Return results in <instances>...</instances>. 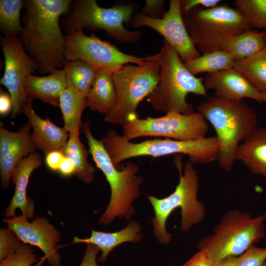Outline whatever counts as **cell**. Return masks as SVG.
I'll list each match as a JSON object with an SVG mask.
<instances>
[{"label": "cell", "mask_w": 266, "mask_h": 266, "mask_svg": "<svg viewBox=\"0 0 266 266\" xmlns=\"http://www.w3.org/2000/svg\"><path fill=\"white\" fill-rule=\"evenodd\" d=\"M70 0H25L24 26L20 35L24 49L42 74L64 66L66 36L59 18L70 9Z\"/></svg>", "instance_id": "1"}, {"label": "cell", "mask_w": 266, "mask_h": 266, "mask_svg": "<svg viewBox=\"0 0 266 266\" xmlns=\"http://www.w3.org/2000/svg\"><path fill=\"white\" fill-rule=\"evenodd\" d=\"M197 109L216 132L220 145V167L231 171L238 146L257 128L256 112L242 100H231L216 95L200 103Z\"/></svg>", "instance_id": "2"}, {"label": "cell", "mask_w": 266, "mask_h": 266, "mask_svg": "<svg viewBox=\"0 0 266 266\" xmlns=\"http://www.w3.org/2000/svg\"><path fill=\"white\" fill-rule=\"evenodd\" d=\"M82 132L87 138L89 152L96 166L104 174L111 189V197L106 210L99 222L110 225L116 218L130 220L135 213L134 200L141 195V176L138 166L129 162L121 170L115 166L101 140L93 135L89 120L82 123Z\"/></svg>", "instance_id": "3"}, {"label": "cell", "mask_w": 266, "mask_h": 266, "mask_svg": "<svg viewBox=\"0 0 266 266\" xmlns=\"http://www.w3.org/2000/svg\"><path fill=\"white\" fill-rule=\"evenodd\" d=\"M174 163L179 174V182L174 191L162 199L148 197L154 211L151 219L153 233L158 241L164 245L171 241L172 235L166 230V223L175 209H181L180 228L184 232L189 231L201 222L206 213L204 204L198 199L199 176L193 164L189 160L183 168L181 157H176Z\"/></svg>", "instance_id": "4"}, {"label": "cell", "mask_w": 266, "mask_h": 266, "mask_svg": "<svg viewBox=\"0 0 266 266\" xmlns=\"http://www.w3.org/2000/svg\"><path fill=\"white\" fill-rule=\"evenodd\" d=\"M101 141L116 167L123 161L132 158H157L182 154L187 155L193 164H208L218 161L220 153V145L216 135L192 141L166 138L133 143L115 131L110 130Z\"/></svg>", "instance_id": "5"}, {"label": "cell", "mask_w": 266, "mask_h": 266, "mask_svg": "<svg viewBox=\"0 0 266 266\" xmlns=\"http://www.w3.org/2000/svg\"><path fill=\"white\" fill-rule=\"evenodd\" d=\"M156 55L160 67V79L147 97V102L155 110L166 113L194 112L193 105L186 101V97L191 93L208 98L204 79L193 75L178 53L165 40Z\"/></svg>", "instance_id": "6"}, {"label": "cell", "mask_w": 266, "mask_h": 266, "mask_svg": "<svg viewBox=\"0 0 266 266\" xmlns=\"http://www.w3.org/2000/svg\"><path fill=\"white\" fill-rule=\"evenodd\" d=\"M266 213L253 217L248 212L230 210L222 217L214 233L201 239L199 250L205 251L217 265L224 259L238 256L265 235Z\"/></svg>", "instance_id": "7"}, {"label": "cell", "mask_w": 266, "mask_h": 266, "mask_svg": "<svg viewBox=\"0 0 266 266\" xmlns=\"http://www.w3.org/2000/svg\"><path fill=\"white\" fill-rule=\"evenodd\" d=\"M117 95L115 107L105 115V121L124 125L138 118L139 103L154 90L160 79V67L156 54L149 55L141 64L124 65L112 74Z\"/></svg>", "instance_id": "8"}, {"label": "cell", "mask_w": 266, "mask_h": 266, "mask_svg": "<svg viewBox=\"0 0 266 266\" xmlns=\"http://www.w3.org/2000/svg\"><path fill=\"white\" fill-rule=\"evenodd\" d=\"M187 30L200 53L217 51L226 39L253 29L236 8L227 4L195 8L183 15Z\"/></svg>", "instance_id": "9"}, {"label": "cell", "mask_w": 266, "mask_h": 266, "mask_svg": "<svg viewBox=\"0 0 266 266\" xmlns=\"http://www.w3.org/2000/svg\"><path fill=\"white\" fill-rule=\"evenodd\" d=\"M134 9L127 3L104 8L96 0H76L72 11L63 20V27L68 33L83 29L103 30L118 42H136L141 33L128 30L123 24L130 22Z\"/></svg>", "instance_id": "10"}, {"label": "cell", "mask_w": 266, "mask_h": 266, "mask_svg": "<svg viewBox=\"0 0 266 266\" xmlns=\"http://www.w3.org/2000/svg\"><path fill=\"white\" fill-rule=\"evenodd\" d=\"M123 128V136L129 141L143 136L192 141L205 137L209 126L198 112L189 114L171 112L160 117L137 118Z\"/></svg>", "instance_id": "11"}, {"label": "cell", "mask_w": 266, "mask_h": 266, "mask_svg": "<svg viewBox=\"0 0 266 266\" xmlns=\"http://www.w3.org/2000/svg\"><path fill=\"white\" fill-rule=\"evenodd\" d=\"M65 57L66 61L81 60L98 71L103 70L111 74L125 65L141 64L146 59L124 53L94 34L85 35L82 30L70 33L66 36Z\"/></svg>", "instance_id": "12"}, {"label": "cell", "mask_w": 266, "mask_h": 266, "mask_svg": "<svg viewBox=\"0 0 266 266\" xmlns=\"http://www.w3.org/2000/svg\"><path fill=\"white\" fill-rule=\"evenodd\" d=\"M1 46L5 59V68L0 84L8 90L13 103L12 117L21 112L23 104L28 103L24 92L27 77L38 66L25 51L20 36L8 34L1 37Z\"/></svg>", "instance_id": "13"}, {"label": "cell", "mask_w": 266, "mask_h": 266, "mask_svg": "<svg viewBox=\"0 0 266 266\" xmlns=\"http://www.w3.org/2000/svg\"><path fill=\"white\" fill-rule=\"evenodd\" d=\"M132 23L133 27L146 26L158 32L184 62L196 59L201 55L187 30L180 0H170L168 11L161 18H153L137 13L133 16Z\"/></svg>", "instance_id": "14"}, {"label": "cell", "mask_w": 266, "mask_h": 266, "mask_svg": "<svg viewBox=\"0 0 266 266\" xmlns=\"http://www.w3.org/2000/svg\"><path fill=\"white\" fill-rule=\"evenodd\" d=\"M23 215L5 218L7 224L22 243L39 248L44 254L43 261L50 266H61L62 257L57 251V246L61 239L59 231L43 217L37 216L29 222Z\"/></svg>", "instance_id": "15"}, {"label": "cell", "mask_w": 266, "mask_h": 266, "mask_svg": "<svg viewBox=\"0 0 266 266\" xmlns=\"http://www.w3.org/2000/svg\"><path fill=\"white\" fill-rule=\"evenodd\" d=\"M29 122L17 132L6 129L0 125V171L1 186L6 189L18 164L37 149L33 141Z\"/></svg>", "instance_id": "16"}, {"label": "cell", "mask_w": 266, "mask_h": 266, "mask_svg": "<svg viewBox=\"0 0 266 266\" xmlns=\"http://www.w3.org/2000/svg\"><path fill=\"white\" fill-rule=\"evenodd\" d=\"M203 84L206 90H213L215 95L228 100L250 98L262 102L261 92L233 68L207 73Z\"/></svg>", "instance_id": "17"}, {"label": "cell", "mask_w": 266, "mask_h": 266, "mask_svg": "<svg viewBox=\"0 0 266 266\" xmlns=\"http://www.w3.org/2000/svg\"><path fill=\"white\" fill-rule=\"evenodd\" d=\"M42 165V159L38 153L34 152L24 158L17 166L12 175L15 185L14 195L8 207L4 210V216L12 218L16 216L19 208L28 219L34 217L35 204L33 200L27 195V189L32 172Z\"/></svg>", "instance_id": "18"}, {"label": "cell", "mask_w": 266, "mask_h": 266, "mask_svg": "<svg viewBox=\"0 0 266 266\" xmlns=\"http://www.w3.org/2000/svg\"><path fill=\"white\" fill-rule=\"evenodd\" d=\"M32 126L33 142L37 149L45 155L54 150H61L66 144L69 133L60 128L49 118H41L33 110L32 104L25 103L21 108Z\"/></svg>", "instance_id": "19"}, {"label": "cell", "mask_w": 266, "mask_h": 266, "mask_svg": "<svg viewBox=\"0 0 266 266\" xmlns=\"http://www.w3.org/2000/svg\"><path fill=\"white\" fill-rule=\"evenodd\" d=\"M67 88V83L63 69H56L48 75H29L24 84V92L28 103L34 99H39L54 106H60L62 92Z\"/></svg>", "instance_id": "20"}, {"label": "cell", "mask_w": 266, "mask_h": 266, "mask_svg": "<svg viewBox=\"0 0 266 266\" xmlns=\"http://www.w3.org/2000/svg\"><path fill=\"white\" fill-rule=\"evenodd\" d=\"M142 237L140 224L134 220H131L125 228L119 231L107 233L92 230L89 237L80 238L74 236L72 243H85L96 245L101 252L98 261L103 263L116 246L128 242L137 243Z\"/></svg>", "instance_id": "21"}, {"label": "cell", "mask_w": 266, "mask_h": 266, "mask_svg": "<svg viewBox=\"0 0 266 266\" xmlns=\"http://www.w3.org/2000/svg\"><path fill=\"white\" fill-rule=\"evenodd\" d=\"M235 160L242 162L254 174L266 178V129L257 128L238 146Z\"/></svg>", "instance_id": "22"}, {"label": "cell", "mask_w": 266, "mask_h": 266, "mask_svg": "<svg viewBox=\"0 0 266 266\" xmlns=\"http://www.w3.org/2000/svg\"><path fill=\"white\" fill-rule=\"evenodd\" d=\"M88 106L93 111L107 114L117 103V95L110 73L100 70L87 97Z\"/></svg>", "instance_id": "23"}, {"label": "cell", "mask_w": 266, "mask_h": 266, "mask_svg": "<svg viewBox=\"0 0 266 266\" xmlns=\"http://www.w3.org/2000/svg\"><path fill=\"white\" fill-rule=\"evenodd\" d=\"M266 45L265 33L252 29L224 40L218 50L228 53L235 61H239L256 54Z\"/></svg>", "instance_id": "24"}, {"label": "cell", "mask_w": 266, "mask_h": 266, "mask_svg": "<svg viewBox=\"0 0 266 266\" xmlns=\"http://www.w3.org/2000/svg\"><path fill=\"white\" fill-rule=\"evenodd\" d=\"M75 167V175L86 184L92 183L96 169L88 161L89 151L79 138V132L69 133L68 138L61 150Z\"/></svg>", "instance_id": "25"}, {"label": "cell", "mask_w": 266, "mask_h": 266, "mask_svg": "<svg viewBox=\"0 0 266 266\" xmlns=\"http://www.w3.org/2000/svg\"><path fill=\"white\" fill-rule=\"evenodd\" d=\"M63 70L67 88L87 98L98 71L89 64L81 60L66 61Z\"/></svg>", "instance_id": "26"}, {"label": "cell", "mask_w": 266, "mask_h": 266, "mask_svg": "<svg viewBox=\"0 0 266 266\" xmlns=\"http://www.w3.org/2000/svg\"><path fill=\"white\" fill-rule=\"evenodd\" d=\"M59 106L66 130L69 133L79 132L82 125V114L88 106L87 98L67 88L61 95Z\"/></svg>", "instance_id": "27"}, {"label": "cell", "mask_w": 266, "mask_h": 266, "mask_svg": "<svg viewBox=\"0 0 266 266\" xmlns=\"http://www.w3.org/2000/svg\"><path fill=\"white\" fill-rule=\"evenodd\" d=\"M233 68L239 72L258 91H266V45L246 59L235 61Z\"/></svg>", "instance_id": "28"}, {"label": "cell", "mask_w": 266, "mask_h": 266, "mask_svg": "<svg viewBox=\"0 0 266 266\" xmlns=\"http://www.w3.org/2000/svg\"><path fill=\"white\" fill-rule=\"evenodd\" d=\"M234 62V58L229 53L217 50L203 53L200 57L184 64L196 76L202 72L210 73L233 68Z\"/></svg>", "instance_id": "29"}, {"label": "cell", "mask_w": 266, "mask_h": 266, "mask_svg": "<svg viewBox=\"0 0 266 266\" xmlns=\"http://www.w3.org/2000/svg\"><path fill=\"white\" fill-rule=\"evenodd\" d=\"M25 1L0 0V29L4 35L20 36L23 28L21 24L20 14Z\"/></svg>", "instance_id": "30"}, {"label": "cell", "mask_w": 266, "mask_h": 266, "mask_svg": "<svg viewBox=\"0 0 266 266\" xmlns=\"http://www.w3.org/2000/svg\"><path fill=\"white\" fill-rule=\"evenodd\" d=\"M234 5L253 29L266 30V0H236Z\"/></svg>", "instance_id": "31"}, {"label": "cell", "mask_w": 266, "mask_h": 266, "mask_svg": "<svg viewBox=\"0 0 266 266\" xmlns=\"http://www.w3.org/2000/svg\"><path fill=\"white\" fill-rule=\"evenodd\" d=\"M266 260V247L251 246L242 254L226 258L218 266H263Z\"/></svg>", "instance_id": "32"}, {"label": "cell", "mask_w": 266, "mask_h": 266, "mask_svg": "<svg viewBox=\"0 0 266 266\" xmlns=\"http://www.w3.org/2000/svg\"><path fill=\"white\" fill-rule=\"evenodd\" d=\"M36 262L34 250L31 245L22 243L13 254L0 262V266H32Z\"/></svg>", "instance_id": "33"}, {"label": "cell", "mask_w": 266, "mask_h": 266, "mask_svg": "<svg viewBox=\"0 0 266 266\" xmlns=\"http://www.w3.org/2000/svg\"><path fill=\"white\" fill-rule=\"evenodd\" d=\"M16 234L9 228L0 230V262L13 254L22 244Z\"/></svg>", "instance_id": "34"}, {"label": "cell", "mask_w": 266, "mask_h": 266, "mask_svg": "<svg viewBox=\"0 0 266 266\" xmlns=\"http://www.w3.org/2000/svg\"><path fill=\"white\" fill-rule=\"evenodd\" d=\"M222 1L220 0H181V9L182 15L192 9L201 7L203 8H211L219 5Z\"/></svg>", "instance_id": "35"}, {"label": "cell", "mask_w": 266, "mask_h": 266, "mask_svg": "<svg viewBox=\"0 0 266 266\" xmlns=\"http://www.w3.org/2000/svg\"><path fill=\"white\" fill-rule=\"evenodd\" d=\"M164 3L165 1L163 0H147L140 13L153 18H161L164 15Z\"/></svg>", "instance_id": "36"}, {"label": "cell", "mask_w": 266, "mask_h": 266, "mask_svg": "<svg viewBox=\"0 0 266 266\" xmlns=\"http://www.w3.org/2000/svg\"><path fill=\"white\" fill-rule=\"evenodd\" d=\"M209 257L207 253L202 250L194 255L183 266H218Z\"/></svg>", "instance_id": "37"}, {"label": "cell", "mask_w": 266, "mask_h": 266, "mask_svg": "<svg viewBox=\"0 0 266 266\" xmlns=\"http://www.w3.org/2000/svg\"><path fill=\"white\" fill-rule=\"evenodd\" d=\"M100 249L95 245L86 244L83 257L78 266H99L98 264V255Z\"/></svg>", "instance_id": "38"}, {"label": "cell", "mask_w": 266, "mask_h": 266, "mask_svg": "<svg viewBox=\"0 0 266 266\" xmlns=\"http://www.w3.org/2000/svg\"><path fill=\"white\" fill-rule=\"evenodd\" d=\"M45 155V163L48 167L52 171H58L60 165L65 157L61 150H54Z\"/></svg>", "instance_id": "39"}, {"label": "cell", "mask_w": 266, "mask_h": 266, "mask_svg": "<svg viewBox=\"0 0 266 266\" xmlns=\"http://www.w3.org/2000/svg\"><path fill=\"white\" fill-rule=\"evenodd\" d=\"M13 110V103L10 94L0 89V114L6 116Z\"/></svg>", "instance_id": "40"}, {"label": "cell", "mask_w": 266, "mask_h": 266, "mask_svg": "<svg viewBox=\"0 0 266 266\" xmlns=\"http://www.w3.org/2000/svg\"><path fill=\"white\" fill-rule=\"evenodd\" d=\"M58 171L62 175L69 176L75 174V167L72 162L65 156Z\"/></svg>", "instance_id": "41"}, {"label": "cell", "mask_w": 266, "mask_h": 266, "mask_svg": "<svg viewBox=\"0 0 266 266\" xmlns=\"http://www.w3.org/2000/svg\"><path fill=\"white\" fill-rule=\"evenodd\" d=\"M261 93L262 102H264L266 103V91L264 92H262Z\"/></svg>", "instance_id": "42"}, {"label": "cell", "mask_w": 266, "mask_h": 266, "mask_svg": "<svg viewBox=\"0 0 266 266\" xmlns=\"http://www.w3.org/2000/svg\"><path fill=\"white\" fill-rule=\"evenodd\" d=\"M263 266H266V261L264 262Z\"/></svg>", "instance_id": "43"}, {"label": "cell", "mask_w": 266, "mask_h": 266, "mask_svg": "<svg viewBox=\"0 0 266 266\" xmlns=\"http://www.w3.org/2000/svg\"><path fill=\"white\" fill-rule=\"evenodd\" d=\"M265 34H266V30H265Z\"/></svg>", "instance_id": "44"}]
</instances>
